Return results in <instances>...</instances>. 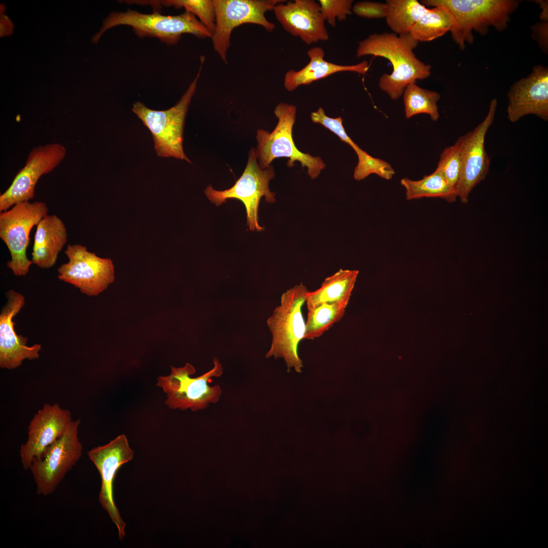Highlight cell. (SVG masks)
Here are the masks:
<instances>
[{
    "mask_svg": "<svg viewBox=\"0 0 548 548\" xmlns=\"http://www.w3.org/2000/svg\"><path fill=\"white\" fill-rule=\"evenodd\" d=\"M418 43L410 33L399 36L394 33H374L358 43L356 56L370 55L390 61L392 72L381 76L379 86L392 99L397 100L407 85L417 80L425 79L431 74V66L422 62L413 51Z\"/></svg>",
    "mask_w": 548,
    "mask_h": 548,
    "instance_id": "6da1fadb",
    "label": "cell"
},
{
    "mask_svg": "<svg viewBox=\"0 0 548 548\" xmlns=\"http://www.w3.org/2000/svg\"><path fill=\"white\" fill-rule=\"evenodd\" d=\"M422 4L445 8L451 15L452 39L463 50L466 43L472 44L473 31L486 35L489 27L499 31L508 26L511 14L519 7L517 0H423Z\"/></svg>",
    "mask_w": 548,
    "mask_h": 548,
    "instance_id": "7a4b0ae2",
    "label": "cell"
},
{
    "mask_svg": "<svg viewBox=\"0 0 548 548\" xmlns=\"http://www.w3.org/2000/svg\"><path fill=\"white\" fill-rule=\"evenodd\" d=\"M308 291L306 287L300 283L284 292L280 304L266 321L272 339L265 358H283L288 371L293 368L301 372L303 367L298 355V346L305 334L302 307Z\"/></svg>",
    "mask_w": 548,
    "mask_h": 548,
    "instance_id": "3957f363",
    "label": "cell"
},
{
    "mask_svg": "<svg viewBox=\"0 0 548 548\" xmlns=\"http://www.w3.org/2000/svg\"><path fill=\"white\" fill-rule=\"evenodd\" d=\"M274 114L278 122L273 130L270 132L258 129L257 131V146L255 151L259 165L262 169H265L275 159L287 158L288 167H292L294 162L298 161L302 167L307 168L311 179L317 178L326 165L321 157L303 153L296 148L293 139L296 107L280 102L276 107Z\"/></svg>",
    "mask_w": 548,
    "mask_h": 548,
    "instance_id": "277c9868",
    "label": "cell"
},
{
    "mask_svg": "<svg viewBox=\"0 0 548 548\" xmlns=\"http://www.w3.org/2000/svg\"><path fill=\"white\" fill-rule=\"evenodd\" d=\"M119 25L131 26L140 38L156 37L168 45L177 43L184 33L200 38L212 37L211 32L190 12L165 16L157 11L143 14L128 9L125 12H113L107 17L99 31L93 37L92 43H96L107 29Z\"/></svg>",
    "mask_w": 548,
    "mask_h": 548,
    "instance_id": "5b68a950",
    "label": "cell"
},
{
    "mask_svg": "<svg viewBox=\"0 0 548 548\" xmlns=\"http://www.w3.org/2000/svg\"><path fill=\"white\" fill-rule=\"evenodd\" d=\"M202 66L188 89L174 106L166 110L150 109L136 101L132 112L150 131L158 156L174 157L191 163L183 147L185 120L192 96L196 89Z\"/></svg>",
    "mask_w": 548,
    "mask_h": 548,
    "instance_id": "8992f818",
    "label": "cell"
},
{
    "mask_svg": "<svg viewBox=\"0 0 548 548\" xmlns=\"http://www.w3.org/2000/svg\"><path fill=\"white\" fill-rule=\"evenodd\" d=\"M213 367L209 371L196 377H191L196 372L195 367L189 363L181 367L171 366L169 375L159 376L156 385L167 394L165 404L172 409L196 412L207 408L210 404L218 402L222 394L219 385L210 386L212 378L221 376L223 366L214 358Z\"/></svg>",
    "mask_w": 548,
    "mask_h": 548,
    "instance_id": "52a82bcc",
    "label": "cell"
},
{
    "mask_svg": "<svg viewBox=\"0 0 548 548\" xmlns=\"http://www.w3.org/2000/svg\"><path fill=\"white\" fill-rule=\"evenodd\" d=\"M272 165L262 169L258 164L255 149H250L246 167L240 178L231 188L223 191L216 190L211 185L204 192L212 202L219 206L228 199H237L244 204L247 213V225L250 230L261 231L264 228L258 223V212L260 200L264 197L267 202L276 201L275 194L270 191L269 183L274 178Z\"/></svg>",
    "mask_w": 548,
    "mask_h": 548,
    "instance_id": "ba28073f",
    "label": "cell"
},
{
    "mask_svg": "<svg viewBox=\"0 0 548 548\" xmlns=\"http://www.w3.org/2000/svg\"><path fill=\"white\" fill-rule=\"evenodd\" d=\"M48 209L43 202L17 203L0 213V237L7 246L11 260L7 265L16 276H24L33 263L26 254L32 228L45 216Z\"/></svg>",
    "mask_w": 548,
    "mask_h": 548,
    "instance_id": "9c48e42d",
    "label": "cell"
},
{
    "mask_svg": "<svg viewBox=\"0 0 548 548\" xmlns=\"http://www.w3.org/2000/svg\"><path fill=\"white\" fill-rule=\"evenodd\" d=\"M80 421H72L64 434L31 462L29 470L38 494H52L80 459L83 449L78 437Z\"/></svg>",
    "mask_w": 548,
    "mask_h": 548,
    "instance_id": "30bf717a",
    "label": "cell"
},
{
    "mask_svg": "<svg viewBox=\"0 0 548 548\" xmlns=\"http://www.w3.org/2000/svg\"><path fill=\"white\" fill-rule=\"evenodd\" d=\"M281 0H213L215 27L212 35L213 47L221 59L227 63V53L230 45L233 29L245 23L262 26L268 32L275 24L269 21L265 13L273 10Z\"/></svg>",
    "mask_w": 548,
    "mask_h": 548,
    "instance_id": "8fae6325",
    "label": "cell"
},
{
    "mask_svg": "<svg viewBox=\"0 0 548 548\" xmlns=\"http://www.w3.org/2000/svg\"><path fill=\"white\" fill-rule=\"evenodd\" d=\"M68 259L57 269L59 280L73 285L89 296H97L115 280L112 260L101 258L80 244H68L64 251Z\"/></svg>",
    "mask_w": 548,
    "mask_h": 548,
    "instance_id": "7c38bea8",
    "label": "cell"
},
{
    "mask_svg": "<svg viewBox=\"0 0 548 548\" xmlns=\"http://www.w3.org/2000/svg\"><path fill=\"white\" fill-rule=\"evenodd\" d=\"M66 153L64 146L59 143L48 144L33 148L10 186L1 194L0 212L10 209L17 203L32 199L40 178L58 166Z\"/></svg>",
    "mask_w": 548,
    "mask_h": 548,
    "instance_id": "4fadbf2b",
    "label": "cell"
},
{
    "mask_svg": "<svg viewBox=\"0 0 548 548\" xmlns=\"http://www.w3.org/2000/svg\"><path fill=\"white\" fill-rule=\"evenodd\" d=\"M87 455L101 477L99 501L116 526L119 538L121 540L125 535L126 523L114 502L113 482L118 470L133 458V451L129 447L126 436L122 434L108 444L92 449Z\"/></svg>",
    "mask_w": 548,
    "mask_h": 548,
    "instance_id": "5bb4252c",
    "label": "cell"
},
{
    "mask_svg": "<svg viewBox=\"0 0 548 548\" xmlns=\"http://www.w3.org/2000/svg\"><path fill=\"white\" fill-rule=\"evenodd\" d=\"M497 106V100L493 98L485 118L464 135L462 170L457 187L458 197L463 203L468 202L471 191L485 179L489 171L490 160L485 149V138L494 121Z\"/></svg>",
    "mask_w": 548,
    "mask_h": 548,
    "instance_id": "9a60e30c",
    "label": "cell"
},
{
    "mask_svg": "<svg viewBox=\"0 0 548 548\" xmlns=\"http://www.w3.org/2000/svg\"><path fill=\"white\" fill-rule=\"evenodd\" d=\"M72 421L71 412L56 403H46L38 411L29 424L27 441L20 450L24 470H28L32 461L64 434Z\"/></svg>",
    "mask_w": 548,
    "mask_h": 548,
    "instance_id": "2e32d148",
    "label": "cell"
},
{
    "mask_svg": "<svg viewBox=\"0 0 548 548\" xmlns=\"http://www.w3.org/2000/svg\"><path fill=\"white\" fill-rule=\"evenodd\" d=\"M507 97V118L511 122L528 115L547 121L548 67L534 66L530 74L512 85Z\"/></svg>",
    "mask_w": 548,
    "mask_h": 548,
    "instance_id": "e0dca14e",
    "label": "cell"
},
{
    "mask_svg": "<svg viewBox=\"0 0 548 548\" xmlns=\"http://www.w3.org/2000/svg\"><path fill=\"white\" fill-rule=\"evenodd\" d=\"M7 302L0 314V367L13 369L19 367L25 360L40 357L41 345L27 346V338L18 335L13 318L25 304V298L11 289L6 292Z\"/></svg>",
    "mask_w": 548,
    "mask_h": 548,
    "instance_id": "ac0fdd59",
    "label": "cell"
},
{
    "mask_svg": "<svg viewBox=\"0 0 548 548\" xmlns=\"http://www.w3.org/2000/svg\"><path fill=\"white\" fill-rule=\"evenodd\" d=\"M282 27L307 45L329 39L320 6L314 0H295L279 3L273 9Z\"/></svg>",
    "mask_w": 548,
    "mask_h": 548,
    "instance_id": "d6986e66",
    "label": "cell"
},
{
    "mask_svg": "<svg viewBox=\"0 0 548 548\" xmlns=\"http://www.w3.org/2000/svg\"><path fill=\"white\" fill-rule=\"evenodd\" d=\"M307 54L310 62L300 70L292 69L286 73L284 85L288 91H292L300 85L310 84L338 72H352L364 74L369 68L366 60L353 65H340L327 61L324 59V50L320 47L311 48Z\"/></svg>",
    "mask_w": 548,
    "mask_h": 548,
    "instance_id": "ffe728a7",
    "label": "cell"
},
{
    "mask_svg": "<svg viewBox=\"0 0 548 548\" xmlns=\"http://www.w3.org/2000/svg\"><path fill=\"white\" fill-rule=\"evenodd\" d=\"M64 223L56 215H47L37 225L32 248V263L41 268L53 266L67 242Z\"/></svg>",
    "mask_w": 548,
    "mask_h": 548,
    "instance_id": "44dd1931",
    "label": "cell"
},
{
    "mask_svg": "<svg viewBox=\"0 0 548 548\" xmlns=\"http://www.w3.org/2000/svg\"><path fill=\"white\" fill-rule=\"evenodd\" d=\"M358 273V270L340 269L326 278L319 289L306 293L307 309L325 303H349Z\"/></svg>",
    "mask_w": 548,
    "mask_h": 548,
    "instance_id": "7402d4cb",
    "label": "cell"
},
{
    "mask_svg": "<svg viewBox=\"0 0 548 548\" xmlns=\"http://www.w3.org/2000/svg\"><path fill=\"white\" fill-rule=\"evenodd\" d=\"M401 185L405 190L407 200L420 199L423 197H437L448 202L455 201L458 197L456 190L451 187L441 174L436 169L419 180H412L403 178Z\"/></svg>",
    "mask_w": 548,
    "mask_h": 548,
    "instance_id": "603a6c76",
    "label": "cell"
},
{
    "mask_svg": "<svg viewBox=\"0 0 548 548\" xmlns=\"http://www.w3.org/2000/svg\"><path fill=\"white\" fill-rule=\"evenodd\" d=\"M385 17L389 28L399 35L410 33L419 18L428 8L417 0H387Z\"/></svg>",
    "mask_w": 548,
    "mask_h": 548,
    "instance_id": "cb8c5ba5",
    "label": "cell"
},
{
    "mask_svg": "<svg viewBox=\"0 0 548 548\" xmlns=\"http://www.w3.org/2000/svg\"><path fill=\"white\" fill-rule=\"evenodd\" d=\"M348 303H325L307 308L303 339L312 340L322 336L342 319Z\"/></svg>",
    "mask_w": 548,
    "mask_h": 548,
    "instance_id": "d4e9b609",
    "label": "cell"
},
{
    "mask_svg": "<svg viewBox=\"0 0 548 548\" xmlns=\"http://www.w3.org/2000/svg\"><path fill=\"white\" fill-rule=\"evenodd\" d=\"M453 24L449 11L444 7L437 6L428 9L413 26L410 33L419 42H429L450 31Z\"/></svg>",
    "mask_w": 548,
    "mask_h": 548,
    "instance_id": "484cf974",
    "label": "cell"
},
{
    "mask_svg": "<svg viewBox=\"0 0 548 548\" xmlns=\"http://www.w3.org/2000/svg\"><path fill=\"white\" fill-rule=\"evenodd\" d=\"M403 95L406 118L417 114H426L432 121L438 120L439 113L437 104L440 98L439 93L421 88L415 83L407 86Z\"/></svg>",
    "mask_w": 548,
    "mask_h": 548,
    "instance_id": "4316f807",
    "label": "cell"
},
{
    "mask_svg": "<svg viewBox=\"0 0 548 548\" xmlns=\"http://www.w3.org/2000/svg\"><path fill=\"white\" fill-rule=\"evenodd\" d=\"M127 4L150 5L157 9L161 7L184 8L185 11L197 16L200 22L213 34L215 27V13L213 0H149L124 1Z\"/></svg>",
    "mask_w": 548,
    "mask_h": 548,
    "instance_id": "83f0119b",
    "label": "cell"
},
{
    "mask_svg": "<svg viewBox=\"0 0 548 548\" xmlns=\"http://www.w3.org/2000/svg\"><path fill=\"white\" fill-rule=\"evenodd\" d=\"M464 142V137L463 135L460 136L453 145L446 148L440 154L436 169L449 185L457 191L462 170Z\"/></svg>",
    "mask_w": 548,
    "mask_h": 548,
    "instance_id": "f1b7e54d",
    "label": "cell"
},
{
    "mask_svg": "<svg viewBox=\"0 0 548 548\" xmlns=\"http://www.w3.org/2000/svg\"><path fill=\"white\" fill-rule=\"evenodd\" d=\"M355 152L358 157V163L353 174L356 180H362L371 174L390 180L395 175V170L388 162L370 156L360 147Z\"/></svg>",
    "mask_w": 548,
    "mask_h": 548,
    "instance_id": "f546056e",
    "label": "cell"
},
{
    "mask_svg": "<svg viewBox=\"0 0 548 548\" xmlns=\"http://www.w3.org/2000/svg\"><path fill=\"white\" fill-rule=\"evenodd\" d=\"M321 13L325 21L332 26L336 25V19L341 21L352 12V0H319Z\"/></svg>",
    "mask_w": 548,
    "mask_h": 548,
    "instance_id": "4dcf8cb0",
    "label": "cell"
},
{
    "mask_svg": "<svg viewBox=\"0 0 548 548\" xmlns=\"http://www.w3.org/2000/svg\"><path fill=\"white\" fill-rule=\"evenodd\" d=\"M312 121L319 123L336 134L341 141L347 143L355 151L359 147L348 135L342 125V119L339 116L333 118L327 116L322 107L311 114Z\"/></svg>",
    "mask_w": 548,
    "mask_h": 548,
    "instance_id": "1f68e13d",
    "label": "cell"
},
{
    "mask_svg": "<svg viewBox=\"0 0 548 548\" xmlns=\"http://www.w3.org/2000/svg\"><path fill=\"white\" fill-rule=\"evenodd\" d=\"M357 16L368 19H379L386 17L388 6L386 3L371 1H361L356 3L352 9Z\"/></svg>",
    "mask_w": 548,
    "mask_h": 548,
    "instance_id": "d6a6232c",
    "label": "cell"
},
{
    "mask_svg": "<svg viewBox=\"0 0 548 548\" xmlns=\"http://www.w3.org/2000/svg\"><path fill=\"white\" fill-rule=\"evenodd\" d=\"M547 21H542L536 23L532 27V35L533 39L537 42L539 47L545 53L547 52Z\"/></svg>",
    "mask_w": 548,
    "mask_h": 548,
    "instance_id": "836d02e7",
    "label": "cell"
},
{
    "mask_svg": "<svg viewBox=\"0 0 548 548\" xmlns=\"http://www.w3.org/2000/svg\"><path fill=\"white\" fill-rule=\"evenodd\" d=\"M539 4L541 12L540 14V18L542 21H547L548 20V5L547 1H536Z\"/></svg>",
    "mask_w": 548,
    "mask_h": 548,
    "instance_id": "e575fe53",
    "label": "cell"
}]
</instances>
